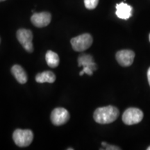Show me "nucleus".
Instances as JSON below:
<instances>
[{"label":"nucleus","instance_id":"dca6fc26","mask_svg":"<svg viewBox=\"0 0 150 150\" xmlns=\"http://www.w3.org/2000/svg\"><path fill=\"white\" fill-rule=\"evenodd\" d=\"M147 79H148V82H149V84L150 86V67L148 69V71H147Z\"/></svg>","mask_w":150,"mask_h":150},{"label":"nucleus","instance_id":"f257e3e1","mask_svg":"<svg viewBox=\"0 0 150 150\" xmlns=\"http://www.w3.org/2000/svg\"><path fill=\"white\" fill-rule=\"evenodd\" d=\"M120 111L113 106H107L97 108L95 110L93 117L96 122L101 125H106L113 122L119 117Z\"/></svg>","mask_w":150,"mask_h":150},{"label":"nucleus","instance_id":"1a4fd4ad","mask_svg":"<svg viewBox=\"0 0 150 150\" xmlns=\"http://www.w3.org/2000/svg\"><path fill=\"white\" fill-rule=\"evenodd\" d=\"M133 8L130 5L125 2H121L116 4L115 14L117 18L122 20H128L132 16Z\"/></svg>","mask_w":150,"mask_h":150},{"label":"nucleus","instance_id":"aec40b11","mask_svg":"<svg viewBox=\"0 0 150 150\" xmlns=\"http://www.w3.org/2000/svg\"><path fill=\"white\" fill-rule=\"evenodd\" d=\"M5 1V0H0V1Z\"/></svg>","mask_w":150,"mask_h":150},{"label":"nucleus","instance_id":"20e7f679","mask_svg":"<svg viewBox=\"0 0 150 150\" xmlns=\"http://www.w3.org/2000/svg\"><path fill=\"white\" fill-rule=\"evenodd\" d=\"M143 116V112L139 108H129L124 112L122 121L127 125H134L140 122Z\"/></svg>","mask_w":150,"mask_h":150},{"label":"nucleus","instance_id":"423d86ee","mask_svg":"<svg viewBox=\"0 0 150 150\" xmlns=\"http://www.w3.org/2000/svg\"><path fill=\"white\" fill-rule=\"evenodd\" d=\"M70 115L68 110L64 108H56L51 113V121L55 126L65 125L70 120Z\"/></svg>","mask_w":150,"mask_h":150},{"label":"nucleus","instance_id":"f3484780","mask_svg":"<svg viewBox=\"0 0 150 150\" xmlns=\"http://www.w3.org/2000/svg\"><path fill=\"white\" fill-rule=\"evenodd\" d=\"M84 74V72L83 71V70H82L81 71V72H79V75L80 76H82V75H83Z\"/></svg>","mask_w":150,"mask_h":150},{"label":"nucleus","instance_id":"4468645a","mask_svg":"<svg viewBox=\"0 0 150 150\" xmlns=\"http://www.w3.org/2000/svg\"><path fill=\"white\" fill-rule=\"evenodd\" d=\"M99 3V0H84V4L86 8L89 10L95 9Z\"/></svg>","mask_w":150,"mask_h":150},{"label":"nucleus","instance_id":"39448f33","mask_svg":"<svg viewBox=\"0 0 150 150\" xmlns=\"http://www.w3.org/2000/svg\"><path fill=\"white\" fill-rule=\"evenodd\" d=\"M17 38L24 50L29 53L33 52V33L31 30L26 29H20L18 30L16 33Z\"/></svg>","mask_w":150,"mask_h":150},{"label":"nucleus","instance_id":"f8f14e48","mask_svg":"<svg viewBox=\"0 0 150 150\" xmlns=\"http://www.w3.org/2000/svg\"><path fill=\"white\" fill-rule=\"evenodd\" d=\"M56 75L52 71H45V72L38 73L35 76V81L37 83H52L55 81Z\"/></svg>","mask_w":150,"mask_h":150},{"label":"nucleus","instance_id":"0eeeda50","mask_svg":"<svg viewBox=\"0 0 150 150\" xmlns=\"http://www.w3.org/2000/svg\"><path fill=\"white\" fill-rule=\"evenodd\" d=\"M115 58L121 66L128 67L131 65L135 58V53L129 50H123L116 53Z\"/></svg>","mask_w":150,"mask_h":150},{"label":"nucleus","instance_id":"412c9836","mask_svg":"<svg viewBox=\"0 0 150 150\" xmlns=\"http://www.w3.org/2000/svg\"><path fill=\"white\" fill-rule=\"evenodd\" d=\"M149 41H150V34H149Z\"/></svg>","mask_w":150,"mask_h":150},{"label":"nucleus","instance_id":"7ed1b4c3","mask_svg":"<svg viewBox=\"0 0 150 150\" xmlns=\"http://www.w3.org/2000/svg\"><path fill=\"white\" fill-rule=\"evenodd\" d=\"M93 38L89 33H83L71 39L70 43L73 50L76 52H81L91 47Z\"/></svg>","mask_w":150,"mask_h":150},{"label":"nucleus","instance_id":"ddd939ff","mask_svg":"<svg viewBox=\"0 0 150 150\" xmlns=\"http://www.w3.org/2000/svg\"><path fill=\"white\" fill-rule=\"evenodd\" d=\"M45 60L47 65L50 67H52V68H55V67H57L60 63L59 55L56 52L51 51V50H49V51L47 52Z\"/></svg>","mask_w":150,"mask_h":150},{"label":"nucleus","instance_id":"f03ea898","mask_svg":"<svg viewBox=\"0 0 150 150\" xmlns=\"http://www.w3.org/2000/svg\"><path fill=\"white\" fill-rule=\"evenodd\" d=\"M13 139L16 145L20 147L29 146L33 140V134L29 129H17L13 134Z\"/></svg>","mask_w":150,"mask_h":150},{"label":"nucleus","instance_id":"9b49d317","mask_svg":"<svg viewBox=\"0 0 150 150\" xmlns=\"http://www.w3.org/2000/svg\"><path fill=\"white\" fill-rule=\"evenodd\" d=\"M11 73L20 83L24 84L27 82V74L23 67L19 65H14L11 67Z\"/></svg>","mask_w":150,"mask_h":150},{"label":"nucleus","instance_id":"6e6552de","mask_svg":"<svg viewBox=\"0 0 150 150\" xmlns=\"http://www.w3.org/2000/svg\"><path fill=\"white\" fill-rule=\"evenodd\" d=\"M52 16L48 12L35 13L31 16V21L35 27L42 28L47 27L51 22Z\"/></svg>","mask_w":150,"mask_h":150},{"label":"nucleus","instance_id":"9d476101","mask_svg":"<svg viewBox=\"0 0 150 150\" xmlns=\"http://www.w3.org/2000/svg\"><path fill=\"white\" fill-rule=\"evenodd\" d=\"M78 66L79 67H90L93 71L97 70V66L96 63L94 62L93 57L89 54H82L78 58Z\"/></svg>","mask_w":150,"mask_h":150},{"label":"nucleus","instance_id":"2eb2a0df","mask_svg":"<svg viewBox=\"0 0 150 150\" xmlns=\"http://www.w3.org/2000/svg\"><path fill=\"white\" fill-rule=\"evenodd\" d=\"M104 149H106V150H120L121 149V148H120L119 147H117V146L115 145H106V147H105Z\"/></svg>","mask_w":150,"mask_h":150},{"label":"nucleus","instance_id":"4be33fe9","mask_svg":"<svg viewBox=\"0 0 150 150\" xmlns=\"http://www.w3.org/2000/svg\"><path fill=\"white\" fill-rule=\"evenodd\" d=\"M0 42H1V40H0Z\"/></svg>","mask_w":150,"mask_h":150},{"label":"nucleus","instance_id":"6ab92c4d","mask_svg":"<svg viewBox=\"0 0 150 150\" xmlns=\"http://www.w3.org/2000/svg\"><path fill=\"white\" fill-rule=\"evenodd\" d=\"M147 150H150V146H149V147H147Z\"/></svg>","mask_w":150,"mask_h":150},{"label":"nucleus","instance_id":"a211bd4d","mask_svg":"<svg viewBox=\"0 0 150 150\" xmlns=\"http://www.w3.org/2000/svg\"><path fill=\"white\" fill-rule=\"evenodd\" d=\"M67 150H73L74 149H73V148H67Z\"/></svg>","mask_w":150,"mask_h":150}]
</instances>
